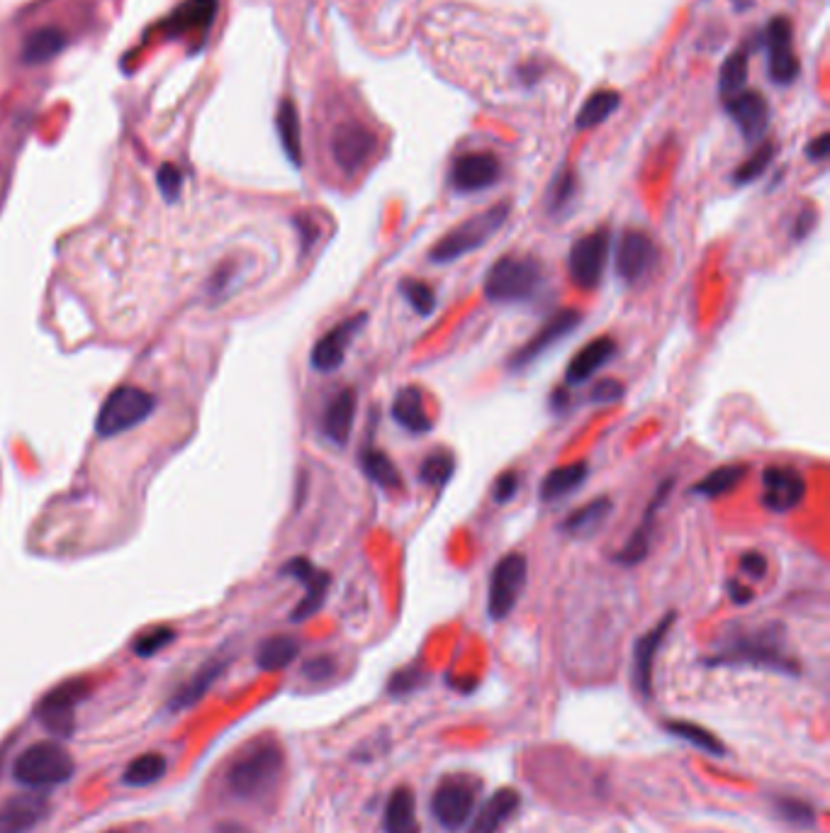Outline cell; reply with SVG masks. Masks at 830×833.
<instances>
[{"mask_svg":"<svg viewBox=\"0 0 830 833\" xmlns=\"http://www.w3.org/2000/svg\"><path fill=\"white\" fill-rule=\"evenodd\" d=\"M704 665L709 668H762L782 675H799L801 665L789 653L787 631L782 624L755 626L733 624L711 648Z\"/></svg>","mask_w":830,"mask_h":833,"instance_id":"6da1fadb","label":"cell"},{"mask_svg":"<svg viewBox=\"0 0 830 833\" xmlns=\"http://www.w3.org/2000/svg\"><path fill=\"white\" fill-rule=\"evenodd\" d=\"M285 756L276 741H261L229 765L227 790L241 802L271 795L283 775Z\"/></svg>","mask_w":830,"mask_h":833,"instance_id":"7a4b0ae2","label":"cell"},{"mask_svg":"<svg viewBox=\"0 0 830 833\" xmlns=\"http://www.w3.org/2000/svg\"><path fill=\"white\" fill-rule=\"evenodd\" d=\"M546 285V268L534 256L509 254L497 259L485 276V298L492 305L531 303Z\"/></svg>","mask_w":830,"mask_h":833,"instance_id":"3957f363","label":"cell"},{"mask_svg":"<svg viewBox=\"0 0 830 833\" xmlns=\"http://www.w3.org/2000/svg\"><path fill=\"white\" fill-rule=\"evenodd\" d=\"M509 212H512V205L497 203L492 208L478 212V215L468 217L461 225L453 227L451 232L443 234L439 242L429 249V261L431 264H451V261L463 259V256L485 247L499 229L504 227Z\"/></svg>","mask_w":830,"mask_h":833,"instance_id":"277c9868","label":"cell"},{"mask_svg":"<svg viewBox=\"0 0 830 833\" xmlns=\"http://www.w3.org/2000/svg\"><path fill=\"white\" fill-rule=\"evenodd\" d=\"M76 763L56 741H39L20 753L13 763V777L25 787H54L69 782Z\"/></svg>","mask_w":830,"mask_h":833,"instance_id":"5b68a950","label":"cell"},{"mask_svg":"<svg viewBox=\"0 0 830 833\" xmlns=\"http://www.w3.org/2000/svg\"><path fill=\"white\" fill-rule=\"evenodd\" d=\"M156 410V398L137 385H120L108 395L95 417V434L100 439H112L147 422Z\"/></svg>","mask_w":830,"mask_h":833,"instance_id":"8992f818","label":"cell"},{"mask_svg":"<svg viewBox=\"0 0 830 833\" xmlns=\"http://www.w3.org/2000/svg\"><path fill=\"white\" fill-rule=\"evenodd\" d=\"M482 782L470 775H448L431 795V814L443 829L456 831L470 819Z\"/></svg>","mask_w":830,"mask_h":833,"instance_id":"52a82bcc","label":"cell"},{"mask_svg":"<svg viewBox=\"0 0 830 833\" xmlns=\"http://www.w3.org/2000/svg\"><path fill=\"white\" fill-rule=\"evenodd\" d=\"M529 578V561L524 553L512 551L492 568L490 590H487V612L495 622H502L517 607L521 592Z\"/></svg>","mask_w":830,"mask_h":833,"instance_id":"ba28073f","label":"cell"},{"mask_svg":"<svg viewBox=\"0 0 830 833\" xmlns=\"http://www.w3.org/2000/svg\"><path fill=\"white\" fill-rule=\"evenodd\" d=\"M91 695V682L86 678H74L66 680L61 685H56L54 690H49L42 700L37 702V719L47 726V731H52L59 739H66L71 736L76 726V707L86 697Z\"/></svg>","mask_w":830,"mask_h":833,"instance_id":"9c48e42d","label":"cell"},{"mask_svg":"<svg viewBox=\"0 0 830 833\" xmlns=\"http://www.w3.org/2000/svg\"><path fill=\"white\" fill-rule=\"evenodd\" d=\"M611 249V232L607 227H599L585 237L575 239L568 254V273L570 281L582 290H592L602 283L604 268L609 261Z\"/></svg>","mask_w":830,"mask_h":833,"instance_id":"30bf717a","label":"cell"},{"mask_svg":"<svg viewBox=\"0 0 830 833\" xmlns=\"http://www.w3.org/2000/svg\"><path fill=\"white\" fill-rule=\"evenodd\" d=\"M792 35V22L784 18V15H777V18L767 22V27L760 35L762 47L767 52V76L777 86H792L796 78H799L801 66L794 54Z\"/></svg>","mask_w":830,"mask_h":833,"instance_id":"8fae6325","label":"cell"},{"mask_svg":"<svg viewBox=\"0 0 830 833\" xmlns=\"http://www.w3.org/2000/svg\"><path fill=\"white\" fill-rule=\"evenodd\" d=\"M580 324H582V312L575 310V307H563V310L553 312V315L543 322V327L538 329L534 337L526 341L524 346H519V349L509 356L507 368L514 373L524 371L526 366H531V363L538 361V356H543L548 349H553L558 341H563L568 334L575 332Z\"/></svg>","mask_w":830,"mask_h":833,"instance_id":"7c38bea8","label":"cell"},{"mask_svg":"<svg viewBox=\"0 0 830 833\" xmlns=\"http://www.w3.org/2000/svg\"><path fill=\"white\" fill-rule=\"evenodd\" d=\"M616 273L626 285L641 283L658 264V247L641 229H624L616 242Z\"/></svg>","mask_w":830,"mask_h":833,"instance_id":"4fadbf2b","label":"cell"},{"mask_svg":"<svg viewBox=\"0 0 830 833\" xmlns=\"http://www.w3.org/2000/svg\"><path fill=\"white\" fill-rule=\"evenodd\" d=\"M280 575L293 578L305 587V597H302L300 605L293 609L290 619L300 624V622H305V619L314 617V614L322 609L324 600H327L329 585H332V578H329L327 570L314 566L310 558L297 556V558H290V561L280 568Z\"/></svg>","mask_w":830,"mask_h":833,"instance_id":"5bb4252c","label":"cell"},{"mask_svg":"<svg viewBox=\"0 0 830 833\" xmlns=\"http://www.w3.org/2000/svg\"><path fill=\"white\" fill-rule=\"evenodd\" d=\"M378 139L375 134L363 127L361 122H344L332 134V156L346 176H353L368 164L370 156L375 154Z\"/></svg>","mask_w":830,"mask_h":833,"instance_id":"9a60e30c","label":"cell"},{"mask_svg":"<svg viewBox=\"0 0 830 833\" xmlns=\"http://www.w3.org/2000/svg\"><path fill=\"white\" fill-rule=\"evenodd\" d=\"M806 497L804 475L789 466H772L762 473V505L772 514L796 510Z\"/></svg>","mask_w":830,"mask_h":833,"instance_id":"2e32d148","label":"cell"},{"mask_svg":"<svg viewBox=\"0 0 830 833\" xmlns=\"http://www.w3.org/2000/svg\"><path fill=\"white\" fill-rule=\"evenodd\" d=\"M368 315L361 312V315H353L349 320L339 322L336 327L329 329L322 339L314 344L310 363L317 373H334L344 366L346 351H349L353 337L366 327Z\"/></svg>","mask_w":830,"mask_h":833,"instance_id":"e0dca14e","label":"cell"},{"mask_svg":"<svg viewBox=\"0 0 830 833\" xmlns=\"http://www.w3.org/2000/svg\"><path fill=\"white\" fill-rule=\"evenodd\" d=\"M672 488H675V478H667V480H663V483H660V488L655 490V497L648 502L646 512H643L641 524L633 529L631 539H628L626 544L621 546V551L614 556V561L619 563V566L631 568V566H638V563L646 561L648 553H650V544H653L655 519H658L660 507H663L667 502V497H670Z\"/></svg>","mask_w":830,"mask_h":833,"instance_id":"ac0fdd59","label":"cell"},{"mask_svg":"<svg viewBox=\"0 0 830 833\" xmlns=\"http://www.w3.org/2000/svg\"><path fill=\"white\" fill-rule=\"evenodd\" d=\"M502 166L499 159L490 152L461 154L451 166V186L456 193H480L497 183Z\"/></svg>","mask_w":830,"mask_h":833,"instance_id":"d6986e66","label":"cell"},{"mask_svg":"<svg viewBox=\"0 0 830 833\" xmlns=\"http://www.w3.org/2000/svg\"><path fill=\"white\" fill-rule=\"evenodd\" d=\"M677 622L675 612H667L648 634H643L641 639L633 646V687L641 692V697L653 695V670H655V658H658L660 646H663L667 631L672 629V624Z\"/></svg>","mask_w":830,"mask_h":833,"instance_id":"ffe728a7","label":"cell"},{"mask_svg":"<svg viewBox=\"0 0 830 833\" xmlns=\"http://www.w3.org/2000/svg\"><path fill=\"white\" fill-rule=\"evenodd\" d=\"M723 105H726V113L731 115V120L738 125L745 142H760L762 134L770 127V105L762 98V93L740 91L723 100Z\"/></svg>","mask_w":830,"mask_h":833,"instance_id":"44dd1931","label":"cell"},{"mask_svg":"<svg viewBox=\"0 0 830 833\" xmlns=\"http://www.w3.org/2000/svg\"><path fill=\"white\" fill-rule=\"evenodd\" d=\"M49 799L35 792L8 797L0 802V833H30L49 816Z\"/></svg>","mask_w":830,"mask_h":833,"instance_id":"7402d4cb","label":"cell"},{"mask_svg":"<svg viewBox=\"0 0 830 833\" xmlns=\"http://www.w3.org/2000/svg\"><path fill=\"white\" fill-rule=\"evenodd\" d=\"M353 422H356V390L344 388L324 407L322 432L334 446H346L353 432Z\"/></svg>","mask_w":830,"mask_h":833,"instance_id":"603a6c76","label":"cell"},{"mask_svg":"<svg viewBox=\"0 0 830 833\" xmlns=\"http://www.w3.org/2000/svg\"><path fill=\"white\" fill-rule=\"evenodd\" d=\"M217 15V0H185L164 22L168 37L203 35Z\"/></svg>","mask_w":830,"mask_h":833,"instance_id":"cb8c5ba5","label":"cell"},{"mask_svg":"<svg viewBox=\"0 0 830 833\" xmlns=\"http://www.w3.org/2000/svg\"><path fill=\"white\" fill-rule=\"evenodd\" d=\"M392 419L409 434H429L434 429L429 410H426V395L417 385H405L402 390H397L395 400H392Z\"/></svg>","mask_w":830,"mask_h":833,"instance_id":"d4e9b609","label":"cell"},{"mask_svg":"<svg viewBox=\"0 0 830 833\" xmlns=\"http://www.w3.org/2000/svg\"><path fill=\"white\" fill-rule=\"evenodd\" d=\"M521 804V795L512 787H502V790L492 792L487 802L482 804L480 812L475 814L470 833H499L507 826V821L517 814Z\"/></svg>","mask_w":830,"mask_h":833,"instance_id":"484cf974","label":"cell"},{"mask_svg":"<svg viewBox=\"0 0 830 833\" xmlns=\"http://www.w3.org/2000/svg\"><path fill=\"white\" fill-rule=\"evenodd\" d=\"M614 354H616L614 339L611 337L592 339L590 344H585L575 356H572L568 371H565V380H568V385L585 383V380H590L599 368L607 366Z\"/></svg>","mask_w":830,"mask_h":833,"instance_id":"4316f807","label":"cell"},{"mask_svg":"<svg viewBox=\"0 0 830 833\" xmlns=\"http://www.w3.org/2000/svg\"><path fill=\"white\" fill-rule=\"evenodd\" d=\"M385 833H422L417 819V799L409 787H397L385 804Z\"/></svg>","mask_w":830,"mask_h":833,"instance_id":"83f0119b","label":"cell"},{"mask_svg":"<svg viewBox=\"0 0 830 833\" xmlns=\"http://www.w3.org/2000/svg\"><path fill=\"white\" fill-rule=\"evenodd\" d=\"M224 668H227V663L224 661H210L207 665H203V668H200L198 673H195L193 678L185 682L181 690L171 697L168 709H171V712H183V709L198 704L207 695V690L215 685L217 678L224 673Z\"/></svg>","mask_w":830,"mask_h":833,"instance_id":"f1b7e54d","label":"cell"},{"mask_svg":"<svg viewBox=\"0 0 830 833\" xmlns=\"http://www.w3.org/2000/svg\"><path fill=\"white\" fill-rule=\"evenodd\" d=\"M587 473H590V466H587L585 461H575L568 463V466L553 468V471L543 478L538 497H541L543 502H555L560 500V497H568L572 490H577L585 483Z\"/></svg>","mask_w":830,"mask_h":833,"instance_id":"f546056e","label":"cell"},{"mask_svg":"<svg viewBox=\"0 0 830 833\" xmlns=\"http://www.w3.org/2000/svg\"><path fill=\"white\" fill-rule=\"evenodd\" d=\"M276 127L283 152L293 166H302V134H300V115L293 100L283 98L276 113Z\"/></svg>","mask_w":830,"mask_h":833,"instance_id":"4dcf8cb0","label":"cell"},{"mask_svg":"<svg viewBox=\"0 0 830 833\" xmlns=\"http://www.w3.org/2000/svg\"><path fill=\"white\" fill-rule=\"evenodd\" d=\"M358 461H361L363 473H366L368 478L378 485V488L402 490V475L385 451L375 449V446L368 444V446H363L361 454H358Z\"/></svg>","mask_w":830,"mask_h":833,"instance_id":"1f68e13d","label":"cell"},{"mask_svg":"<svg viewBox=\"0 0 830 833\" xmlns=\"http://www.w3.org/2000/svg\"><path fill=\"white\" fill-rule=\"evenodd\" d=\"M614 510V502L609 497H597V500L587 502L585 507L575 510L568 519L563 522V531L570 536H592L594 531L607 522V517Z\"/></svg>","mask_w":830,"mask_h":833,"instance_id":"d6a6232c","label":"cell"},{"mask_svg":"<svg viewBox=\"0 0 830 833\" xmlns=\"http://www.w3.org/2000/svg\"><path fill=\"white\" fill-rule=\"evenodd\" d=\"M300 656V641L295 636H271L259 646V653H256V665L266 673H276V670L288 668L295 658Z\"/></svg>","mask_w":830,"mask_h":833,"instance_id":"836d02e7","label":"cell"},{"mask_svg":"<svg viewBox=\"0 0 830 833\" xmlns=\"http://www.w3.org/2000/svg\"><path fill=\"white\" fill-rule=\"evenodd\" d=\"M66 47V35L59 27H42L27 37L25 47H22V61L30 66L44 64V61L54 59L61 49Z\"/></svg>","mask_w":830,"mask_h":833,"instance_id":"e575fe53","label":"cell"},{"mask_svg":"<svg viewBox=\"0 0 830 833\" xmlns=\"http://www.w3.org/2000/svg\"><path fill=\"white\" fill-rule=\"evenodd\" d=\"M745 475H748V466H740V463L714 468V471L706 473L689 493L714 500V497H723L726 493H731V490H736L738 485L743 483Z\"/></svg>","mask_w":830,"mask_h":833,"instance_id":"d590c367","label":"cell"},{"mask_svg":"<svg viewBox=\"0 0 830 833\" xmlns=\"http://www.w3.org/2000/svg\"><path fill=\"white\" fill-rule=\"evenodd\" d=\"M665 731L670 736H675V739H682V741L692 743L694 748H699V751L709 753V756H714V758L726 756V748H723V743L719 739H716V736L711 734V731H706L704 726L692 724V721L670 719V721H665Z\"/></svg>","mask_w":830,"mask_h":833,"instance_id":"8d00e7d4","label":"cell"},{"mask_svg":"<svg viewBox=\"0 0 830 833\" xmlns=\"http://www.w3.org/2000/svg\"><path fill=\"white\" fill-rule=\"evenodd\" d=\"M619 103H621V95L616 91H607V88L594 91L590 98L582 103L580 113H577L575 117V127L577 130H592V127L602 125V122L607 120L616 108H619Z\"/></svg>","mask_w":830,"mask_h":833,"instance_id":"74e56055","label":"cell"},{"mask_svg":"<svg viewBox=\"0 0 830 833\" xmlns=\"http://www.w3.org/2000/svg\"><path fill=\"white\" fill-rule=\"evenodd\" d=\"M166 758L161 753H144V756L134 758L122 773V782L127 787H149L159 782L166 775Z\"/></svg>","mask_w":830,"mask_h":833,"instance_id":"f35d334b","label":"cell"},{"mask_svg":"<svg viewBox=\"0 0 830 833\" xmlns=\"http://www.w3.org/2000/svg\"><path fill=\"white\" fill-rule=\"evenodd\" d=\"M748 61H750V44L736 49L731 57L723 61L721 76H719V93L723 100L743 91L745 81H748Z\"/></svg>","mask_w":830,"mask_h":833,"instance_id":"ab89813d","label":"cell"},{"mask_svg":"<svg viewBox=\"0 0 830 833\" xmlns=\"http://www.w3.org/2000/svg\"><path fill=\"white\" fill-rule=\"evenodd\" d=\"M453 473H456V456L451 451H431L422 461V466H419V480L436 490L446 488Z\"/></svg>","mask_w":830,"mask_h":833,"instance_id":"60d3db41","label":"cell"},{"mask_svg":"<svg viewBox=\"0 0 830 833\" xmlns=\"http://www.w3.org/2000/svg\"><path fill=\"white\" fill-rule=\"evenodd\" d=\"M577 193V176L575 171L563 166L558 173H555L551 188H548V212L551 215H560L565 208H570V203L575 200Z\"/></svg>","mask_w":830,"mask_h":833,"instance_id":"b9f144b4","label":"cell"},{"mask_svg":"<svg viewBox=\"0 0 830 833\" xmlns=\"http://www.w3.org/2000/svg\"><path fill=\"white\" fill-rule=\"evenodd\" d=\"M400 293L405 295L409 307H412L419 317L434 315L436 305H439L434 288H431L429 283L417 281V278H405V281L400 283Z\"/></svg>","mask_w":830,"mask_h":833,"instance_id":"7bdbcfd3","label":"cell"},{"mask_svg":"<svg viewBox=\"0 0 830 833\" xmlns=\"http://www.w3.org/2000/svg\"><path fill=\"white\" fill-rule=\"evenodd\" d=\"M775 152H777V147L772 142L760 144V147L753 152V156H750L748 161H743V164L733 171V183H736V186H745V183H753L755 178H760L762 173L767 171V166L772 164V159H775Z\"/></svg>","mask_w":830,"mask_h":833,"instance_id":"ee69618b","label":"cell"},{"mask_svg":"<svg viewBox=\"0 0 830 833\" xmlns=\"http://www.w3.org/2000/svg\"><path fill=\"white\" fill-rule=\"evenodd\" d=\"M173 641H176V631L168 629V626H156V629H151L147 634L134 639L132 651L137 653L139 658H151L159 651H164L166 646H171Z\"/></svg>","mask_w":830,"mask_h":833,"instance_id":"f6af8a7d","label":"cell"},{"mask_svg":"<svg viewBox=\"0 0 830 833\" xmlns=\"http://www.w3.org/2000/svg\"><path fill=\"white\" fill-rule=\"evenodd\" d=\"M777 814L792 826H799V829H809V826H813V821H816V812H813L811 804L801 802V799L796 797L777 799Z\"/></svg>","mask_w":830,"mask_h":833,"instance_id":"bcb514c9","label":"cell"},{"mask_svg":"<svg viewBox=\"0 0 830 833\" xmlns=\"http://www.w3.org/2000/svg\"><path fill=\"white\" fill-rule=\"evenodd\" d=\"M156 183H159V190L166 203H176L183 190V171L173 164H164L159 173H156Z\"/></svg>","mask_w":830,"mask_h":833,"instance_id":"7dc6e473","label":"cell"},{"mask_svg":"<svg viewBox=\"0 0 830 833\" xmlns=\"http://www.w3.org/2000/svg\"><path fill=\"white\" fill-rule=\"evenodd\" d=\"M424 680H426L424 670H419L417 665H412V668H405V670H400V673L392 675L390 685H388V692H390L392 697L409 695V692H414V690H417V687H422Z\"/></svg>","mask_w":830,"mask_h":833,"instance_id":"c3c4849f","label":"cell"},{"mask_svg":"<svg viewBox=\"0 0 830 833\" xmlns=\"http://www.w3.org/2000/svg\"><path fill=\"white\" fill-rule=\"evenodd\" d=\"M624 385L614 378H602L597 385L590 390V402H597V405H611V402H619L624 398Z\"/></svg>","mask_w":830,"mask_h":833,"instance_id":"681fc988","label":"cell"},{"mask_svg":"<svg viewBox=\"0 0 830 833\" xmlns=\"http://www.w3.org/2000/svg\"><path fill=\"white\" fill-rule=\"evenodd\" d=\"M336 665L329 656H317L312 658V661H307L302 665V675L305 678H310L312 682H322V680H329L334 675Z\"/></svg>","mask_w":830,"mask_h":833,"instance_id":"f907efd6","label":"cell"},{"mask_svg":"<svg viewBox=\"0 0 830 833\" xmlns=\"http://www.w3.org/2000/svg\"><path fill=\"white\" fill-rule=\"evenodd\" d=\"M740 573H745L748 578L762 580L767 575V558L757 551H748L740 556Z\"/></svg>","mask_w":830,"mask_h":833,"instance_id":"816d5d0a","label":"cell"},{"mask_svg":"<svg viewBox=\"0 0 830 833\" xmlns=\"http://www.w3.org/2000/svg\"><path fill=\"white\" fill-rule=\"evenodd\" d=\"M519 490V475L517 473H504L499 475L495 488H492V495H495V502L499 505H507Z\"/></svg>","mask_w":830,"mask_h":833,"instance_id":"f5cc1de1","label":"cell"},{"mask_svg":"<svg viewBox=\"0 0 830 833\" xmlns=\"http://www.w3.org/2000/svg\"><path fill=\"white\" fill-rule=\"evenodd\" d=\"M813 225H816V210L813 208H804L796 215L794 220V229H792V237L796 242H801V239H806L811 234Z\"/></svg>","mask_w":830,"mask_h":833,"instance_id":"db71d44e","label":"cell"},{"mask_svg":"<svg viewBox=\"0 0 830 833\" xmlns=\"http://www.w3.org/2000/svg\"><path fill=\"white\" fill-rule=\"evenodd\" d=\"M726 590H728V595H731V600L736 602L738 607H745V605H750V602H753V597H755V592H753V587H745V585H740L738 580H728L726 583Z\"/></svg>","mask_w":830,"mask_h":833,"instance_id":"11a10c76","label":"cell"},{"mask_svg":"<svg viewBox=\"0 0 830 833\" xmlns=\"http://www.w3.org/2000/svg\"><path fill=\"white\" fill-rule=\"evenodd\" d=\"M828 152H830V134L828 132L818 134V137L813 139L809 147H806V156H809L811 161H823L828 156Z\"/></svg>","mask_w":830,"mask_h":833,"instance_id":"9f6ffc18","label":"cell"},{"mask_svg":"<svg viewBox=\"0 0 830 833\" xmlns=\"http://www.w3.org/2000/svg\"><path fill=\"white\" fill-rule=\"evenodd\" d=\"M295 225H297V229H300L302 247H305V251H307L314 244V239H317V234H319L317 227H314L310 220H295Z\"/></svg>","mask_w":830,"mask_h":833,"instance_id":"6f0895ef","label":"cell"},{"mask_svg":"<svg viewBox=\"0 0 830 833\" xmlns=\"http://www.w3.org/2000/svg\"><path fill=\"white\" fill-rule=\"evenodd\" d=\"M519 76L524 78L526 86H534V83L538 81V78H541V69H538L536 64H531V66H521V69H519Z\"/></svg>","mask_w":830,"mask_h":833,"instance_id":"680465c9","label":"cell"},{"mask_svg":"<svg viewBox=\"0 0 830 833\" xmlns=\"http://www.w3.org/2000/svg\"><path fill=\"white\" fill-rule=\"evenodd\" d=\"M568 393H565V390H555L553 393V398H551V405H553V410L555 412H563L565 407H568Z\"/></svg>","mask_w":830,"mask_h":833,"instance_id":"91938a15","label":"cell"},{"mask_svg":"<svg viewBox=\"0 0 830 833\" xmlns=\"http://www.w3.org/2000/svg\"><path fill=\"white\" fill-rule=\"evenodd\" d=\"M217 833H251V831L246 829V826L234 824V821H227V824L217 826Z\"/></svg>","mask_w":830,"mask_h":833,"instance_id":"94428289","label":"cell"},{"mask_svg":"<svg viewBox=\"0 0 830 833\" xmlns=\"http://www.w3.org/2000/svg\"><path fill=\"white\" fill-rule=\"evenodd\" d=\"M733 5H736V10H745L753 5V0H733Z\"/></svg>","mask_w":830,"mask_h":833,"instance_id":"6125c7cd","label":"cell"},{"mask_svg":"<svg viewBox=\"0 0 830 833\" xmlns=\"http://www.w3.org/2000/svg\"><path fill=\"white\" fill-rule=\"evenodd\" d=\"M112 833H117V831H112Z\"/></svg>","mask_w":830,"mask_h":833,"instance_id":"be15d7a7","label":"cell"}]
</instances>
